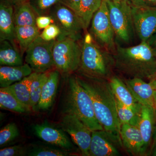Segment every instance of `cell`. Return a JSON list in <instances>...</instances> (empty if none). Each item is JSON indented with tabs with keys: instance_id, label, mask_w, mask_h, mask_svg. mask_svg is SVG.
Instances as JSON below:
<instances>
[{
	"instance_id": "17",
	"label": "cell",
	"mask_w": 156,
	"mask_h": 156,
	"mask_svg": "<svg viewBox=\"0 0 156 156\" xmlns=\"http://www.w3.org/2000/svg\"><path fill=\"white\" fill-rule=\"evenodd\" d=\"M124 82L138 103L142 105L154 106L155 90L149 83L137 78L127 79Z\"/></svg>"
},
{
	"instance_id": "40",
	"label": "cell",
	"mask_w": 156,
	"mask_h": 156,
	"mask_svg": "<svg viewBox=\"0 0 156 156\" xmlns=\"http://www.w3.org/2000/svg\"><path fill=\"white\" fill-rule=\"evenodd\" d=\"M10 3H11L13 5H17L19 3L23 2H29V0H8Z\"/></svg>"
},
{
	"instance_id": "24",
	"label": "cell",
	"mask_w": 156,
	"mask_h": 156,
	"mask_svg": "<svg viewBox=\"0 0 156 156\" xmlns=\"http://www.w3.org/2000/svg\"><path fill=\"white\" fill-rule=\"evenodd\" d=\"M37 14L29 2L14 5V19L15 26L36 25Z\"/></svg>"
},
{
	"instance_id": "23",
	"label": "cell",
	"mask_w": 156,
	"mask_h": 156,
	"mask_svg": "<svg viewBox=\"0 0 156 156\" xmlns=\"http://www.w3.org/2000/svg\"><path fill=\"white\" fill-rule=\"evenodd\" d=\"M0 65L6 66H19L23 65L20 51L10 41H0Z\"/></svg>"
},
{
	"instance_id": "27",
	"label": "cell",
	"mask_w": 156,
	"mask_h": 156,
	"mask_svg": "<svg viewBox=\"0 0 156 156\" xmlns=\"http://www.w3.org/2000/svg\"><path fill=\"white\" fill-rule=\"evenodd\" d=\"M116 101L117 113L121 125L129 124L137 126L141 109L138 110L126 106L116 99Z\"/></svg>"
},
{
	"instance_id": "37",
	"label": "cell",
	"mask_w": 156,
	"mask_h": 156,
	"mask_svg": "<svg viewBox=\"0 0 156 156\" xmlns=\"http://www.w3.org/2000/svg\"><path fill=\"white\" fill-rule=\"evenodd\" d=\"M147 155L156 156V124L154 128L151 144Z\"/></svg>"
},
{
	"instance_id": "2",
	"label": "cell",
	"mask_w": 156,
	"mask_h": 156,
	"mask_svg": "<svg viewBox=\"0 0 156 156\" xmlns=\"http://www.w3.org/2000/svg\"><path fill=\"white\" fill-rule=\"evenodd\" d=\"M112 57L114 66L131 78L150 80L156 74V57L147 42L128 48L118 46Z\"/></svg>"
},
{
	"instance_id": "20",
	"label": "cell",
	"mask_w": 156,
	"mask_h": 156,
	"mask_svg": "<svg viewBox=\"0 0 156 156\" xmlns=\"http://www.w3.org/2000/svg\"><path fill=\"white\" fill-rule=\"evenodd\" d=\"M59 80V72L53 71L50 72L47 82L42 89L37 106L39 109H48L52 106L57 91Z\"/></svg>"
},
{
	"instance_id": "8",
	"label": "cell",
	"mask_w": 156,
	"mask_h": 156,
	"mask_svg": "<svg viewBox=\"0 0 156 156\" xmlns=\"http://www.w3.org/2000/svg\"><path fill=\"white\" fill-rule=\"evenodd\" d=\"M55 41H47L39 35L29 47L25 52V61L33 72H47L55 66L53 50Z\"/></svg>"
},
{
	"instance_id": "31",
	"label": "cell",
	"mask_w": 156,
	"mask_h": 156,
	"mask_svg": "<svg viewBox=\"0 0 156 156\" xmlns=\"http://www.w3.org/2000/svg\"><path fill=\"white\" fill-rule=\"evenodd\" d=\"M32 8L37 16L48 15L51 8L58 2V0H29Z\"/></svg>"
},
{
	"instance_id": "25",
	"label": "cell",
	"mask_w": 156,
	"mask_h": 156,
	"mask_svg": "<svg viewBox=\"0 0 156 156\" xmlns=\"http://www.w3.org/2000/svg\"><path fill=\"white\" fill-rule=\"evenodd\" d=\"M0 107L20 113L29 112L7 87L0 89Z\"/></svg>"
},
{
	"instance_id": "22",
	"label": "cell",
	"mask_w": 156,
	"mask_h": 156,
	"mask_svg": "<svg viewBox=\"0 0 156 156\" xmlns=\"http://www.w3.org/2000/svg\"><path fill=\"white\" fill-rule=\"evenodd\" d=\"M40 35L39 29L36 25L15 27V41L18 44L22 56Z\"/></svg>"
},
{
	"instance_id": "13",
	"label": "cell",
	"mask_w": 156,
	"mask_h": 156,
	"mask_svg": "<svg viewBox=\"0 0 156 156\" xmlns=\"http://www.w3.org/2000/svg\"><path fill=\"white\" fill-rule=\"evenodd\" d=\"M35 134L45 142L53 145L71 150L73 147L64 131L49 125L48 122L37 124L34 126Z\"/></svg>"
},
{
	"instance_id": "28",
	"label": "cell",
	"mask_w": 156,
	"mask_h": 156,
	"mask_svg": "<svg viewBox=\"0 0 156 156\" xmlns=\"http://www.w3.org/2000/svg\"><path fill=\"white\" fill-rule=\"evenodd\" d=\"M50 72L49 71L44 73H37L31 83L30 92L32 109H34L39 103L42 89L48 80Z\"/></svg>"
},
{
	"instance_id": "6",
	"label": "cell",
	"mask_w": 156,
	"mask_h": 156,
	"mask_svg": "<svg viewBox=\"0 0 156 156\" xmlns=\"http://www.w3.org/2000/svg\"><path fill=\"white\" fill-rule=\"evenodd\" d=\"M106 2L115 37L121 41L128 43L133 37L134 29L131 3L128 0Z\"/></svg>"
},
{
	"instance_id": "34",
	"label": "cell",
	"mask_w": 156,
	"mask_h": 156,
	"mask_svg": "<svg viewBox=\"0 0 156 156\" xmlns=\"http://www.w3.org/2000/svg\"><path fill=\"white\" fill-rule=\"evenodd\" d=\"M53 22L52 17L50 15H40L37 17L36 25L39 29H45Z\"/></svg>"
},
{
	"instance_id": "12",
	"label": "cell",
	"mask_w": 156,
	"mask_h": 156,
	"mask_svg": "<svg viewBox=\"0 0 156 156\" xmlns=\"http://www.w3.org/2000/svg\"><path fill=\"white\" fill-rule=\"evenodd\" d=\"M134 30L141 42H148L156 32V7L132 6Z\"/></svg>"
},
{
	"instance_id": "10",
	"label": "cell",
	"mask_w": 156,
	"mask_h": 156,
	"mask_svg": "<svg viewBox=\"0 0 156 156\" xmlns=\"http://www.w3.org/2000/svg\"><path fill=\"white\" fill-rule=\"evenodd\" d=\"M60 126L80 148L82 155L89 156L92 131L76 115L66 112L62 119Z\"/></svg>"
},
{
	"instance_id": "39",
	"label": "cell",
	"mask_w": 156,
	"mask_h": 156,
	"mask_svg": "<svg viewBox=\"0 0 156 156\" xmlns=\"http://www.w3.org/2000/svg\"><path fill=\"white\" fill-rule=\"evenodd\" d=\"M149 83L154 90H156V74L149 80Z\"/></svg>"
},
{
	"instance_id": "18",
	"label": "cell",
	"mask_w": 156,
	"mask_h": 156,
	"mask_svg": "<svg viewBox=\"0 0 156 156\" xmlns=\"http://www.w3.org/2000/svg\"><path fill=\"white\" fill-rule=\"evenodd\" d=\"M32 73V69L27 63L19 66H1L0 87L1 88L9 87L21 80Z\"/></svg>"
},
{
	"instance_id": "15",
	"label": "cell",
	"mask_w": 156,
	"mask_h": 156,
	"mask_svg": "<svg viewBox=\"0 0 156 156\" xmlns=\"http://www.w3.org/2000/svg\"><path fill=\"white\" fill-rule=\"evenodd\" d=\"M156 119L153 107L141 105L137 127L139 128L143 139L144 156L147 155L148 150L151 147Z\"/></svg>"
},
{
	"instance_id": "26",
	"label": "cell",
	"mask_w": 156,
	"mask_h": 156,
	"mask_svg": "<svg viewBox=\"0 0 156 156\" xmlns=\"http://www.w3.org/2000/svg\"><path fill=\"white\" fill-rule=\"evenodd\" d=\"M103 0H80L78 16L85 30L89 27L94 14L100 8Z\"/></svg>"
},
{
	"instance_id": "38",
	"label": "cell",
	"mask_w": 156,
	"mask_h": 156,
	"mask_svg": "<svg viewBox=\"0 0 156 156\" xmlns=\"http://www.w3.org/2000/svg\"><path fill=\"white\" fill-rule=\"evenodd\" d=\"M147 42L152 49L156 57V32Z\"/></svg>"
},
{
	"instance_id": "43",
	"label": "cell",
	"mask_w": 156,
	"mask_h": 156,
	"mask_svg": "<svg viewBox=\"0 0 156 156\" xmlns=\"http://www.w3.org/2000/svg\"><path fill=\"white\" fill-rule=\"evenodd\" d=\"M106 1H120L121 0H105Z\"/></svg>"
},
{
	"instance_id": "32",
	"label": "cell",
	"mask_w": 156,
	"mask_h": 156,
	"mask_svg": "<svg viewBox=\"0 0 156 156\" xmlns=\"http://www.w3.org/2000/svg\"><path fill=\"white\" fill-rule=\"evenodd\" d=\"M60 34L61 31L58 26L55 23H52L44 29L40 36L44 41H50L56 40Z\"/></svg>"
},
{
	"instance_id": "1",
	"label": "cell",
	"mask_w": 156,
	"mask_h": 156,
	"mask_svg": "<svg viewBox=\"0 0 156 156\" xmlns=\"http://www.w3.org/2000/svg\"><path fill=\"white\" fill-rule=\"evenodd\" d=\"M76 78L90 95L95 116L104 130L121 138L116 101L109 80L82 74Z\"/></svg>"
},
{
	"instance_id": "41",
	"label": "cell",
	"mask_w": 156,
	"mask_h": 156,
	"mask_svg": "<svg viewBox=\"0 0 156 156\" xmlns=\"http://www.w3.org/2000/svg\"><path fill=\"white\" fill-rule=\"evenodd\" d=\"M153 107L155 113L156 118V100H154V101Z\"/></svg>"
},
{
	"instance_id": "4",
	"label": "cell",
	"mask_w": 156,
	"mask_h": 156,
	"mask_svg": "<svg viewBox=\"0 0 156 156\" xmlns=\"http://www.w3.org/2000/svg\"><path fill=\"white\" fill-rule=\"evenodd\" d=\"M66 112L76 115L92 131L104 130L95 116L93 103L89 93L78 82L76 76L69 80Z\"/></svg>"
},
{
	"instance_id": "35",
	"label": "cell",
	"mask_w": 156,
	"mask_h": 156,
	"mask_svg": "<svg viewBox=\"0 0 156 156\" xmlns=\"http://www.w3.org/2000/svg\"><path fill=\"white\" fill-rule=\"evenodd\" d=\"M132 6L137 8L156 7V0H128Z\"/></svg>"
},
{
	"instance_id": "5",
	"label": "cell",
	"mask_w": 156,
	"mask_h": 156,
	"mask_svg": "<svg viewBox=\"0 0 156 156\" xmlns=\"http://www.w3.org/2000/svg\"><path fill=\"white\" fill-rule=\"evenodd\" d=\"M53 53L55 67L58 72L70 73L80 68L82 47L78 41L67 37L57 38L53 45Z\"/></svg>"
},
{
	"instance_id": "11",
	"label": "cell",
	"mask_w": 156,
	"mask_h": 156,
	"mask_svg": "<svg viewBox=\"0 0 156 156\" xmlns=\"http://www.w3.org/2000/svg\"><path fill=\"white\" fill-rule=\"evenodd\" d=\"M121 138L104 130L92 131L89 156H120Z\"/></svg>"
},
{
	"instance_id": "7",
	"label": "cell",
	"mask_w": 156,
	"mask_h": 156,
	"mask_svg": "<svg viewBox=\"0 0 156 156\" xmlns=\"http://www.w3.org/2000/svg\"><path fill=\"white\" fill-rule=\"evenodd\" d=\"M48 15L60 29L58 37H67L77 41L81 38L85 29L80 17L72 10L58 2L51 8Z\"/></svg>"
},
{
	"instance_id": "42",
	"label": "cell",
	"mask_w": 156,
	"mask_h": 156,
	"mask_svg": "<svg viewBox=\"0 0 156 156\" xmlns=\"http://www.w3.org/2000/svg\"><path fill=\"white\" fill-rule=\"evenodd\" d=\"M154 100H156V90H154Z\"/></svg>"
},
{
	"instance_id": "19",
	"label": "cell",
	"mask_w": 156,
	"mask_h": 156,
	"mask_svg": "<svg viewBox=\"0 0 156 156\" xmlns=\"http://www.w3.org/2000/svg\"><path fill=\"white\" fill-rule=\"evenodd\" d=\"M110 85L116 99L126 106L140 110L141 105L131 94L126 83L116 76L109 78Z\"/></svg>"
},
{
	"instance_id": "14",
	"label": "cell",
	"mask_w": 156,
	"mask_h": 156,
	"mask_svg": "<svg viewBox=\"0 0 156 156\" xmlns=\"http://www.w3.org/2000/svg\"><path fill=\"white\" fill-rule=\"evenodd\" d=\"M120 137L123 147L128 153L134 156H144L143 139L137 126L121 125Z\"/></svg>"
},
{
	"instance_id": "3",
	"label": "cell",
	"mask_w": 156,
	"mask_h": 156,
	"mask_svg": "<svg viewBox=\"0 0 156 156\" xmlns=\"http://www.w3.org/2000/svg\"><path fill=\"white\" fill-rule=\"evenodd\" d=\"M113 57L101 50L95 43L91 34L84 36L82 46V54L80 69L81 74L107 79L110 77Z\"/></svg>"
},
{
	"instance_id": "16",
	"label": "cell",
	"mask_w": 156,
	"mask_h": 156,
	"mask_svg": "<svg viewBox=\"0 0 156 156\" xmlns=\"http://www.w3.org/2000/svg\"><path fill=\"white\" fill-rule=\"evenodd\" d=\"M14 5L8 0H0V41H15Z\"/></svg>"
},
{
	"instance_id": "9",
	"label": "cell",
	"mask_w": 156,
	"mask_h": 156,
	"mask_svg": "<svg viewBox=\"0 0 156 156\" xmlns=\"http://www.w3.org/2000/svg\"><path fill=\"white\" fill-rule=\"evenodd\" d=\"M91 30L92 37L102 47L106 50H114L115 35L105 0L102 1L100 8L92 17Z\"/></svg>"
},
{
	"instance_id": "36",
	"label": "cell",
	"mask_w": 156,
	"mask_h": 156,
	"mask_svg": "<svg viewBox=\"0 0 156 156\" xmlns=\"http://www.w3.org/2000/svg\"><path fill=\"white\" fill-rule=\"evenodd\" d=\"M58 2L69 8L78 15L80 6V0H58Z\"/></svg>"
},
{
	"instance_id": "29",
	"label": "cell",
	"mask_w": 156,
	"mask_h": 156,
	"mask_svg": "<svg viewBox=\"0 0 156 156\" xmlns=\"http://www.w3.org/2000/svg\"><path fill=\"white\" fill-rule=\"evenodd\" d=\"M27 156H66L69 153L66 151L46 145H36L28 150Z\"/></svg>"
},
{
	"instance_id": "33",
	"label": "cell",
	"mask_w": 156,
	"mask_h": 156,
	"mask_svg": "<svg viewBox=\"0 0 156 156\" xmlns=\"http://www.w3.org/2000/svg\"><path fill=\"white\" fill-rule=\"evenodd\" d=\"M28 150L21 145H15L5 148L0 150V156L27 155Z\"/></svg>"
},
{
	"instance_id": "30",
	"label": "cell",
	"mask_w": 156,
	"mask_h": 156,
	"mask_svg": "<svg viewBox=\"0 0 156 156\" xmlns=\"http://www.w3.org/2000/svg\"><path fill=\"white\" fill-rule=\"evenodd\" d=\"M19 135L17 125L14 123H9L1 129L0 146L5 145L14 140Z\"/></svg>"
},
{
	"instance_id": "21",
	"label": "cell",
	"mask_w": 156,
	"mask_h": 156,
	"mask_svg": "<svg viewBox=\"0 0 156 156\" xmlns=\"http://www.w3.org/2000/svg\"><path fill=\"white\" fill-rule=\"evenodd\" d=\"M37 74V73H32L21 80L7 87L28 111L32 109L31 102L30 85Z\"/></svg>"
}]
</instances>
